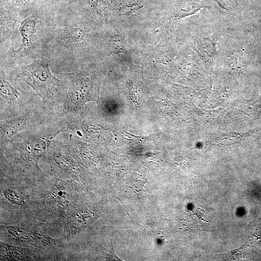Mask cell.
<instances>
[{"label":"cell","instance_id":"obj_1","mask_svg":"<svg viewBox=\"0 0 261 261\" xmlns=\"http://www.w3.org/2000/svg\"><path fill=\"white\" fill-rule=\"evenodd\" d=\"M18 77L31 87L44 100L53 97L61 83L51 73L49 62L43 60L22 66Z\"/></svg>","mask_w":261,"mask_h":261},{"label":"cell","instance_id":"obj_2","mask_svg":"<svg viewBox=\"0 0 261 261\" xmlns=\"http://www.w3.org/2000/svg\"><path fill=\"white\" fill-rule=\"evenodd\" d=\"M220 33L216 30L200 32L194 41V47L202 62L206 68L212 67L216 61L218 52L217 45Z\"/></svg>","mask_w":261,"mask_h":261},{"label":"cell","instance_id":"obj_3","mask_svg":"<svg viewBox=\"0 0 261 261\" xmlns=\"http://www.w3.org/2000/svg\"><path fill=\"white\" fill-rule=\"evenodd\" d=\"M88 88L84 77L76 75L72 81L66 100L65 108L67 110L75 111L82 106L87 100L86 95Z\"/></svg>","mask_w":261,"mask_h":261},{"label":"cell","instance_id":"obj_4","mask_svg":"<svg viewBox=\"0 0 261 261\" xmlns=\"http://www.w3.org/2000/svg\"><path fill=\"white\" fill-rule=\"evenodd\" d=\"M223 61L230 68L236 71L244 69L248 62V55L245 47L234 44L226 51Z\"/></svg>","mask_w":261,"mask_h":261},{"label":"cell","instance_id":"obj_5","mask_svg":"<svg viewBox=\"0 0 261 261\" xmlns=\"http://www.w3.org/2000/svg\"><path fill=\"white\" fill-rule=\"evenodd\" d=\"M20 23L19 29L22 37V43L17 50L13 49L11 51L15 56L25 54L32 43L36 31V22L32 17H29Z\"/></svg>","mask_w":261,"mask_h":261},{"label":"cell","instance_id":"obj_6","mask_svg":"<svg viewBox=\"0 0 261 261\" xmlns=\"http://www.w3.org/2000/svg\"><path fill=\"white\" fill-rule=\"evenodd\" d=\"M92 216L87 211H75L68 218L69 230L75 233L92 222Z\"/></svg>","mask_w":261,"mask_h":261},{"label":"cell","instance_id":"obj_7","mask_svg":"<svg viewBox=\"0 0 261 261\" xmlns=\"http://www.w3.org/2000/svg\"><path fill=\"white\" fill-rule=\"evenodd\" d=\"M25 116L7 120L1 126L2 138H9L22 130L26 125Z\"/></svg>","mask_w":261,"mask_h":261},{"label":"cell","instance_id":"obj_8","mask_svg":"<svg viewBox=\"0 0 261 261\" xmlns=\"http://www.w3.org/2000/svg\"><path fill=\"white\" fill-rule=\"evenodd\" d=\"M22 145V148L29 159L37 162L44 154L45 151V144L41 139L29 140Z\"/></svg>","mask_w":261,"mask_h":261},{"label":"cell","instance_id":"obj_9","mask_svg":"<svg viewBox=\"0 0 261 261\" xmlns=\"http://www.w3.org/2000/svg\"><path fill=\"white\" fill-rule=\"evenodd\" d=\"M85 31L80 27L64 30L61 33V42L65 44H75L84 40Z\"/></svg>","mask_w":261,"mask_h":261},{"label":"cell","instance_id":"obj_10","mask_svg":"<svg viewBox=\"0 0 261 261\" xmlns=\"http://www.w3.org/2000/svg\"><path fill=\"white\" fill-rule=\"evenodd\" d=\"M71 188L68 187V183L61 181L56 185L52 195L54 198L61 205L68 204L72 195Z\"/></svg>","mask_w":261,"mask_h":261},{"label":"cell","instance_id":"obj_11","mask_svg":"<svg viewBox=\"0 0 261 261\" xmlns=\"http://www.w3.org/2000/svg\"><path fill=\"white\" fill-rule=\"evenodd\" d=\"M4 228L5 232L12 235L13 237L21 241H27L31 242H36L35 237H40L34 233H31L29 231L23 228L15 226H5Z\"/></svg>","mask_w":261,"mask_h":261},{"label":"cell","instance_id":"obj_12","mask_svg":"<svg viewBox=\"0 0 261 261\" xmlns=\"http://www.w3.org/2000/svg\"><path fill=\"white\" fill-rule=\"evenodd\" d=\"M1 251L5 256L11 260H21L26 259V252L21 248L14 247L1 242Z\"/></svg>","mask_w":261,"mask_h":261},{"label":"cell","instance_id":"obj_13","mask_svg":"<svg viewBox=\"0 0 261 261\" xmlns=\"http://www.w3.org/2000/svg\"><path fill=\"white\" fill-rule=\"evenodd\" d=\"M0 95L2 98L8 100H13L18 96V92L9 83L2 77L0 78Z\"/></svg>","mask_w":261,"mask_h":261},{"label":"cell","instance_id":"obj_14","mask_svg":"<svg viewBox=\"0 0 261 261\" xmlns=\"http://www.w3.org/2000/svg\"><path fill=\"white\" fill-rule=\"evenodd\" d=\"M34 0H1V5L2 7L10 8H18L25 7L33 3Z\"/></svg>","mask_w":261,"mask_h":261},{"label":"cell","instance_id":"obj_15","mask_svg":"<svg viewBox=\"0 0 261 261\" xmlns=\"http://www.w3.org/2000/svg\"><path fill=\"white\" fill-rule=\"evenodd\" d=\"M3 193L6 198L14 204L21 205L24 203V199L21 195L14 189H5Z\"/></svg>","mask_w":261,"mask_h":261},{"label":"cell","instance_id":"obj_16","mask_svg":"<svg viewBox=\"0 0 261 261\" xmlns=\"http://www.w3.org/2000/svg\"><path fill=\"white\" fill-rule=\"evenodd\" d=\"M91 7L97 14H102L107 7V3L105 0H89Z\"/></svg>","mask_w":261,"mask_h":261}]
</instances>
